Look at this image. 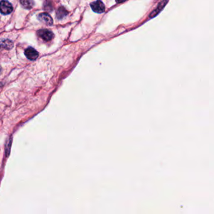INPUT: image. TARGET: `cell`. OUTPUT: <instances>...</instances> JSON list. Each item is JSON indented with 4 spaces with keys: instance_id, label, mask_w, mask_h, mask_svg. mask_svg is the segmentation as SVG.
<instances>
[{
    "instance_id": "4",
    "label": "cell",
    "mask_w": 214,
    "mask_h": 214,
    "mask_svg": "<svg viewBox=\"0 0 214 214\" xmlns=\"http://www.w3.org/2000/svg\"><path fill=\"white\" fill-rule=\"evenodd\" d=\"M37 18L39 21L48 26H50L53 24L52 18L51 17V16H50V14H49L47 13H40L38 15Z\"/></svg>"
},
{
    "instance_id": "9",
    "label": "cell",
    "mask_w": 214,
    "mask_h": 214,
    "mask_svg": "<svg viewBox=\"0 0 214 214\" xmlns=\"http://www.w3.org/2000/svg\"><path fill=\"white\" fill-rule=\"evenodd\" d=\"M43 8H44V10L45 11H49V12H51V11H52L53 9H54V6H53V5H52L51 2L46 1L44 3V5H43Z\"/></svg>"
},
{
    "instance_id": "3",
    "label": "cell",
    "mask_w": 214,
    "mask_h": 214,
    "mask_svg": "<svg viewBox=\"0 0 214 214\" xmlns=\"http://www.w3.org/2000/svg\"><path fill=\"white\" fill-rule=\"evenodd\" d=\"M90 7L93 11L96 13H102L105 11V6L101 0L93 2L90 4Z\"/></svg>"
},
{
    "instance_id": "8",
    "label": "cell",
    "mask_w": 214,
    "mask_h": 214,
    "mask_svg": "<svg viewBox=\"0 0 214 214\" xmlns=\"http://www.w3.org/2000/svg\"><path fill=\"white\" fill-rule=\"evenodd\" d=\"M20 3L26 9H31L35 5L33 0H20Z\"/></svg>"
},
{
    "instance_id": "10",
    "label": "cell",
    "mask_w": 214,
    "mask_h": 214,
    "mask_svg": "<svg viewBox=\"0 0 214 214\" xmlns=\"http://www.w3.org/2000/svg\"><path fill=\"white\" fill-rule=\"evenodd\" d=\"M126 1V0H116V3H121L125 2Z\"/></svg>"
},
{
    "instance_id": "7",
    "label": "cell",
    "mask_w": 214,
    "mask_h": 214,
    "mask_svg": "<svg viewBox=\"0 0 214 214\" xmlns=\"http://www.w3.org/2000/svg\"><path fill=\"white\" fill-rule=\"evenodd\" d=\"M68 13H69L68 11L66 10V9L64 7L61 6L57 11V13H56L57 18L59 20L62 19L63 18H64L65 17L67 16Z\"/></svg>"
},
{
    "instance_id": "5",
    "label": "cell",
    "mask_w": 214,
    "mask_h": 214,
    "mask_svg": "<svg viewBox=\"0 0 214 214\" xmlns=\"http://www.w3.org/2000/svg\"><path fill=\"white\" fill-rule=\"evenodd\" d=\"M25 55L28 59L30 60H35L38 57V52L32 47H28L25 50Z\"/></svg>"
},
{
    "instance_id": "11",
    "label": "cell",
    "mask_w": 214,
    "mask_h": 214,
    "mask_svg": "<svg viewBox=\"0 0 214 214\" xmlns=\"http://www.w3.org/2000/svg\"><path fill=\"white\" fill-rule=\"evenodd\" d=\"M0 85H1V83H0Z\"/></svg>"
},
{
    "instance_id": "2",
    "label": "cell",
    "mask_w": 214,
    "mask_h": 214,
    "mask_svg": "<svg viewBox=\"0 0 214 214\" xmlns=\"http://www.w3.org/2000/svg\"><path fill=\"white\" fill-rule=\"evenodd\" d=\"M13 6L11 4L6 0H3L0 2V13L6 15L11 13L13 11Z\"/></svg>"
},
{
    "instance_id": "1",
    "label": "cell",
    "mask_w": 214,
    "mask_h": 214,
    "mask_svg": "<svg viewBox=\"0 0 214 214\" xmlns=\"http://www.w3.org/2000/svg\"><path fill=\"white\" fill-rule=\"evenodd\" d=\"M37 35L45 42H49L52 40L54 37V34L52 32L48 30H40L37 32Z\"/></svg>"
},
{
    "instance_id": "12",
    "label": "cell",
    "mask_w": 214,
    "mask_h": 214,
    "mask_svg": "<svg viewBox=\"0 0 214 214\" xmlns=\"http://www.w3.org/2000/svg\"><path fill=\"white\" fill-rule=\"evenodd\" d=\"M0 71H1V69H0Z\"/></svg>"
},
{
    "instance_id": "6",
    "label": "cell",
    "mask_w": 214,
    "mask_h": 214,
    "mask_svg": "<svg viewBox=\"0 0 214 214\" xmlns=\"http://www.w3.org/2000/svg\"><path fill=\"white\" fill-rule=\"evenodd\" d=\"M13 47V43L9 39H0V49L10 50Z\"/></svg>"
}]
</instances>
